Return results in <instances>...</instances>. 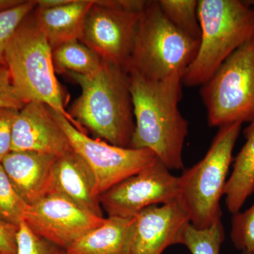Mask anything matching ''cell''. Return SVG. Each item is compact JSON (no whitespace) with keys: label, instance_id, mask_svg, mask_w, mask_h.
<instances>
[{"label":"cell","instance_id":"1","mask_svg":"<svg viewBox=\"0 0 254 254\" xmlns=\"http://www.w3.org/2000/svg\"><path fill=\"white\" fill-rule=\"evenodd\" d=\"M135 129L131 148L151 150L169 170L184 169L188 123L179 109L182 76L151 80L130 72Z\"/></svg>","mask_w":254,"mask_h":254},{"label":"cell","instance_id":"2","mask_svg":"<svg viewBox=\"0 0 254 254\" xmlns=\"http://www.w3.org/2000/svg\"><path fill=\"white\" fill-rule=\"evenodd\" d=\"M67 76L81 87V95L68 110L80 130H88L110 144L131 148L135 120L129 73L103 60L91 74Z\"/></svg>","mask_w":254,"mask_h":254},{"label":"cell","instance_id":"3","mask_svg":"<svg viewBox=\"0 0 254 254\" xmlns=\"http://www.w3.org/2000/svg\"><path fill=\"white\" fill-rule=\"evenodd\" d=\"M200 36L196 56L182 77L185 86H203L242 45L254 37V9L246 1L198 0Z\"/></svg>","mask_w":254,"mask_h":254},{"label":"cell","instance_id":"4","mask_svg":"<svg viewBox=\"0 0 254 254\" xmlns=\"http://www.w3.org/2000/svg\"><path fill=\"white\" fill-rule=\"evenodd\" d=\"M33 11L18 26L5 52V63L13 84L25 103L48 105L80 130L65 108L64 95L53 64V50Z\"/></svg>","mask_w":254,"mask_h":254},{"label":"cell","instance_id":"5","mask_svg":"<svg viewBox=\"0 0 254 254\" xmlns=\"http://www.w3.org/2000/svg\"><path fill=\"white\" fill-rule=\"evenodd\" d=\"M242 125L233 123L219 127L204 158L179 177L177 201L195 228L204 230L221 220L220 199Z\"/></svg>","mask_w":254,"mask_h":254},{"label":"cell","instance_id":"6","mask_svg":"<svg viewBox=\"0 0 254 254\" xmlns=\"http://www.w3.org/2000/svg\"><path fill=\"white\" fill-rule=\"evenodd\" d=\"M199 43L169 21L158 1H147L126 70L156 81L175 75L183 77Z\"/></svg>","mask_w":254,"mask_h":254},{"label":"cell","instance_id":"7","mask_svg":"<svg viewBox=\"0 0 254 254\" xmlns=\"http://www.w3.org/2000/svg\"><path fill=\"white\" fill-rule=\"evenodd\" d=\"M210 127L254 118V37L223 63L200 89Z\"/></svg>","mask_w":254,"mask_h":254},{"label":"cell","instance_id":"8","mask_svg":"<svg viewBox=\"0 0 254 254\" xmlns=\"http://www.w3.org/2000/svg\"><path fill=\"white\" fill-rule=\"evenodd\" d=\"M147 1L94 0L79 41L103 61L126 69Z\"/></svg>","mask_w":254,"mask_h":254},{"label":"cell","instance_id":"9","mask_svg":"<svg viewBox=\"0 0 254 254\" xmlns=\"http://www.w3.org/2000/svg\"><path fill=\"white\" fill-rule=\"evenodd\" d=\"M53 113L67 136L72 149L91 169L99 196L128 177L139 173L157 159L148 149L123 148L99 138H92L61 114L53 110Z\"/></svg>","mask_w":254,"mask_h":254},{"label":"cell","instance_id":"10","mask_svg":"<svg viewBox=\"0 0 254 254\" xmlns=\"http://www.w3.org/2000/svg\"><path fill=\"white\" fill-rule=\"evenodd\" d=\"M179 177L158 158L139 173L128 177L100 195L103 211L108 217L132 218L153 205L177 200Z\"/></svg>","mask_w":254,"mask_h":254},{"label":"cell","instance_id":"11","mask_svg":"<svg viewBox=\"0 0 254 254\" xmlns=\"http://www.w3.org/2000/svg\"><path fill=\"white\" fill-rule=\"evenodd\" d=\"M105 218L93 215L63 195L50 193L28 205L23 222L36 235L67 250Z\"/></svg>","mask_w":254,"mask_h":254},{"label":"cell","instance_id":"12","mask_svg":"<svg viewBox=\"0 0 254 254\" xmlns=\"http://www.w3.org/2000/svg\"><path fill=\"white\" fill-rule=\"evenodd\" d=\"M134 218L131 254H163L171 246L183 245L190 224L177 200L148 207Z\"/></svg>","mask_w":254,"mask_h":254},{"label":"cell","instance_id":"13","mask_svg":"<svg viewBox=\"0 0 254 254\" xmlns=\"http://www.w3.org/2000/svg\"><path fill=\"white\" fill-rule=\"evenodd\" d=\"M73 150L69 140L48 105L29 102L13 125L11 151H33L60 157Z\"/></svg>","mask_w":254,"mask_h":254},{"label":"cell","instance_id":"14","mask_svg":"<svg viewBox=\"0 0 254 254\" xmlns=\"http://www.w3.org/2000/svg\"><path fill=\"white\" fill-rule=\"evenodd\" d=\"M57 158L38 152L11 151L1 164L16 193L31 205L52 193Z\"/></svg>","mask_w":254,"mask_h":254},{"label":"cell","instance_id":"15","mask_svg":"<svg viewBox=\"0 0 254 254\" xmlns=\"http://www.w3.org/2000/svg\"><path fill=\"white\" fill-rule=\"evenodd\" d=\"M51 193L63 195L83 210L104 218L94 175L73 150L57 158Z\"/></svg>","mask_w":254,"mask_h":254},{"label":"cell","instance_id":"16","mask_svg":"<svg viewBox=\"0 0 254 254\" xmlns=\"http://www.w3.org/2000/svg\"><path fill=\"white\" fill-rule=\"evenodd\" d=\"M94 0H69L54 8L36 6L33 16L52 50L73 41H79L88 11Z\"/></svg>","mask_w":254,"mask_h":254},{"label":"cell","instance_id":"17","mask_svg":"<svg viewBox=\"0 0 254 254\" xmlns=\"http://www.w3.org/2000/svg\"><path fill=\"white\" fill-rule=\"evenodd\" d=\"M135 218L108 217L87 233L64 254H131Z\"/></svg>","mask_w":254,"mask_h":254},{"label":"cell","instance_id":"18","mask_svg":"<svg viewBox=\"0 0 254 254\" xmlns=\"http://www.w3.org/2000/svg\"><path fill=\"white\" fill-rule=\"evenodd\" d=\"M244 134L245 144L234 160L233 171L224 190L225 204L233 215L240 212L254 192V118Z\"/></svg>","mask_w":254,"mask_h":254},{"label":"cell","instance_id":"19","mask_svg":"<svg viewBox=\"0 0 254 254\" xmlns=\"http://www.w3.org/2000/svg\"><path fill=\"white\" fill-rule=\"evenodd\" d=\"M55 72L88 75L100 67L103 60L80 41L68 42L53 50Z\"/></svg>","mask_w":254,"mask_h":254},{"label":"cell","instance_id":"20","mask_svg":"<svg viewBox=\"0 0 254 254\" xmlns=\"http://www.w3.org/2000/svg\"><path fill=\"white\" fill-rule=\"evenodd\" d=\"M162 11L177 28L200 41L201 31L197 0H159Z\"/></svg>","mask_w":254,"mask_h":254},{"label":"cell","instance_id":"21","mask_svg":"<svg viewBox=\"0 0 254 254\" xmlns=\"http://www.w3.org/2000/svg\"><path fill=\"white\" fill-rule=\"evenodd\" d=\"M225 237L221 220L204 230L195 228L190 224L185 232L183 245L191 254H220Z\"/></svg>","mask_w":254,"mask_h":254},{"label":"cell","instance_id":"22","mask_svg":"<svg viewBox=\"0 0 254 254\" xmlns=\"http://www.w3.org/2000/svg\"><path fill=\"white\" fill-rule=\"evenodd\" d=\"M28 208L0 163V219L18 226L24 220Z\"/></svg>","mask_w":254,"mask_h":254},{"label":"cell","instance_id":"23","mask_svg":"<svg viewBox=\"0 0 254 254\" xmlns=\"http://www.w3.org/2000/svg\"><path fill=\"white\" fill-rule=\"evenodd\" d=\"M36 6V0H23L17 6L0 11V64L6 65L4 56L8 43L20 24Z\"/></svg>","mask_w":254,"mask_h":254},{"label":"cell","instance_id":"24","mask_svg":"<svg viewBox=\"0 0 254 254\" xmlns=\"http://www.w3.org/2000/svg\"><path fill=\"white\" fill-rule=\"evenodd\" d=\"M230 238L237 250L254 252V203L243 213L234 214Z\"/></svg>","mask_w":254,"mask_h":254},{"label":"cell","instance_id":"25","mask_svg":"<svg viewBox=\"0 0 254 254\" xmlns=\"http://www.w3.org/2000/svg\"><path fill=\"white\" fill-rule=\"evenodd\" d=\"M65 250L36 235L24 222L18 226L16 254H64Z\"/></svg>","mask_w":254,"mask_h":254},{"label":"cell","instance_id":"26","mask_svg":"<svg viewBox=\"0 0 254 254\" xmlns=\"http://www.w3.org/2000/svg\"><path fill=\"white\" fill-rule=\"evenodd\" d=\"M26 104L18 95L6 65L0 64V108L20 110Z\"/></svg>","mask_w":254,"mask_h":254},{"label":"cell","instance_id":"27","mask_svg":"<svg viewBox=\"0 0 254 254\" xmlns=\"http://www.w3.org/2000/svg\"><path fill=\"white\" fill-rule=\"evenodd\" d=\"M19 110L0 108V163L11 152L13 125Z\"/></svg>","mask_w":254,"mask_h":254},{"label":"cell","instance_id":"28","mask_svg":"<svg viewBox=\"0 0 254 254\" xmlns=\"http://www.w3.org/2000/svg\"><path fill=\"white\" fill-rule=\"evenodd\" d=\"M18 226L0 219V254H16Z\"/></svg>","mask_w":254,"mask_h":254},{"label":"cell","instance_id":"29","mask_svg":"<svg viewBox=\"0 0 254 254\" xmlns=\"http://www.w3.org/2000/svg\"><path fill=\"white\" fill-rule=\"evenodd\" d=\"M37 6L41 8H54L68 3L69 0H36Z\"/></svg>","mask_w":254,"mask_h":254},{"label":"cell","instance_id":"30","mask_svg":"<svg viewBox=\"0 0 254 254\" xmlns=\"http://www.w3.org/2000/svg\"><path fill=\"white\" fill-rule=\"evenodd\" d=\"M23 1V0H0V11L11 9Z\"/></svg>","mask_w":254,"mask_h":254},{"label":"cell","instance_id":"31","mask_svg":"<svg viewBox=\"0 0 254 254\" xmlns=\"http://www.w3.org/2000/svg\"><path fill=\"white\" fill-rule=\"evenodd\" d=\"M242 254H254V252H242Z\"/></svg>","mask_w":254,"mask_h":254},{"label":"cell","instance_id":"32","mask_svg":"<svg viewBox=\"0 0 254 254\" xmlns=\"http://www.w3.org/2000/svg\"></svg>","mask_w":254,"mask_h":254}]
</instances>
